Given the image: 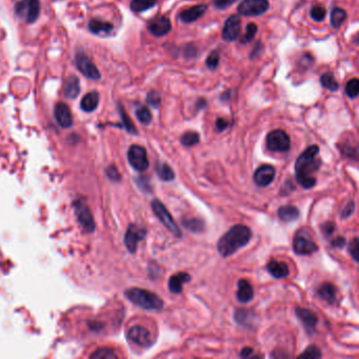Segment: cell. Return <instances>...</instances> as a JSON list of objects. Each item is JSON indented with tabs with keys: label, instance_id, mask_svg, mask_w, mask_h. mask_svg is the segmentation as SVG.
Wrapping results in <instances>:
<instances>
[{
	"label": "cell",
	"instance_id": "1",
	"mask_svg": "<svg viewBox=\"0 0 359 359\" xmlns=\"http://www.w3.org/2000/svg\"><path fill=\"white\" fill-rule=\"evenodd\" d=\"M319 146L310 145L300 154L295 163L296 180L305 189H312L315 187L317 179L313 176V173L319 170L322 160L318 158Z\"/></svg>",
	"mask_w": 359,
	"mask_h": 359
},
{
	"label": "cell",
	"instance_id": "2",
	"mask_svg": "<svg viewBox=\"0 0 359 359\" xmlns=\"http://www.w3.org/2000/svg\"><path fill=\"white\" fill-rule=\"evenodd\" d=\"M251 238V229L243 224H236L221 236L217 243V250L222 257L227 258L236 253L239 249L246 247Z\"/></svg>",
	"mask_w": 359,
	"mask_h": 359
},
{
	"label": "cell",
	"instance_id": "3",
	"mask_svg": "<svg viewBox=\"0 0 359 359\" xmlns=\"http://www.w3.org/2000/svg\"><path fill=\"white\" fill-rule=\"evenodd\" d=\"M126 297L131 303L144 310L157 311L163 307V301L157 294L140 287H132L126 291Z\"/></svg>",
	"mask_w": 359,
	"mask_h": 359
},
{
	"label": "cell",
	"instance_id": "4",
	"mask_svg": "<svg viewBox=\"0 0 359 359\" xmlns=\"http://www.w3.org/2000/svg\"><path fill=\"white\" fill-rule=\"evenodd\" d=\"M151 206H152V210H153L154 214L156 215V217L158 218L159 221L162 222L172 234H174L177 237L182 236L180 228L178 227V224L175 222L174 219H173V217L170 214L168 209L165 208V206L162 201L158 200V199H154L152 201Z\"/></svg>",
	"mask_w": 359,
	"mask_h": 359
},
{
	"label": "cell",
	"instance_id": "5",
	"mask_svg": "<svg viewBox=\"0 0 359 359\" xmlns=\"http://www.w3.org/2000/svg\"><path fill=\"white\" fill-rule=\"evenodd\" d=\"M267 149L271 152L285 153L290 150L291 139L283 130H274L267 135Z\"/></svg>",
	"mask_w": 359,
	"mask_h": 359
},
{
	"label": "cell",
	"instance_id": "6",
	"mask_svg": "<svg viewBox=\"0 0 359 359\" xmlns=\"http://www.w3.org/2000/svg\"><path fill=\"white\" fill-rule=\"evenodd\" d=\"M15 12L28 23H34L40 15L39 0H21L15 4Z\"/></svg>",
	"mask_w": 359,
	"mask_h": 359
},
{
	"label": "cell",
	"instance_id": "7",
	"mask_svg": "<svg viewBox=\"0 0 359 359\" xmlns=\"http://www.w3.org/2000/svg\"><path fill=\"white\" fill-rule=\"evenodd\" d=\"M270 9L269 0H242L237 6V12L241 16H260Z\"/></svg>",
	"mask_w": 359,
	"mask_h": 359
},
{
	"label": "cell",
	"instance_id": "8",
	"mask_svg": "<svg viewBox=\"0 0 359 359\" xmlns=\"http://www.w3.org/2000/svg\"><path fill=\"white\" fill-rule=\"evenodd\" d=\"M127 159L134 170L144 172L149 168V159L146 156V151L144 146L133 144L127 151Z\"/></svg>",
	"mask_w": 359,
	"mask_h": 359
},
{
	"label": "cell",
	"instance_id": "9",
	"mask_svg": "<svg viewBox=\"0 0 359 359\" xmlns=\"http://www.w3.org/2000/svg\"><path fill=\"white\" fill-rule=\"evenodd\" d=\"M75 65L78 71L91 80H99L101 74L93 61L83 53H77L75 56Z\"/></svg>",
	"mask_w": 359,
	"mask_h": 359
},
{
	"label": "cell",
	"instance_id": "10",
	"mask_svg": "<svg viewBox=\"0 0 359 359\" xmlns=\"http://www.w3.org/2000/svg\"><path fill=\"white\" fill-rule=\"evenodd\" d=\"M130 341L142 348H149L155 341L152 333L143 325H134L127 332Z\"/></svg>",
	"mask_w": 359,
	"mask_h": 359
},
{
	"label": "cell",
	"instance_id": "11",
	"mask_svg": "<svg viewBox=\"0 0 359 359\" xmlns=\"http://www.w3.org/2000/svg\"><path fill=\"white\" fill-rule=\"evenodd\" d=\"M293 249L297 255H311L318 251V246L305 233L298 231L294 237Z\"/></svg>",
	"mask_w": 359,
	"mask_h": 359
},
{
	"label": "cell",
	"instance_id": "12",
	"mask_svg": "<svg viewBox=\"0 0 359 359\" xmlns=\"http://www.w3.org/2000/svg\"><path fill=\"white\" fill-rule=\"evenodd\" d=\"M146 236V230L143 227H138L136 224H130L127 228L125 236V245L129 250L130 253H135L137 246L140 241H143Z\"/></svg>",
	"mask_w": 359,
	"mask_h": 359
},
{
	"label": "cell",
	"instance_id": "13",
	"mask_svg": "<svg viewBox=\"0 0 359 359\" xmlns=\"http://www.w3.org/2000/svg\"><path fill=\"white\" fill-rule=\"evenodd\" d=\"M74 209L77 219H78L83 229L87 230L88 232H93L95 230V223L91 211H90L86 202L81 199L76 200L74 202Z\"/></svg>",
	"mask_w": 359,
	"mask_h": 359
},
{
	"label": "cell",
	"instance_id": "14",
	"mask_svg": "<svg viewBox=\"0 0 359 359\" xmlns=\"http://www.w3.org/2000/svg\"><path fill=\"white\" fill-rule=\"evenodd\" d=\"M241 19L238 15L230 16L223 24L222 39L227 42L235 41L240 35Z\"/></svg>",
	"mask_w": 359,
	"mask_h": 359
},
{
	"label": "cell",
	"instance_id": "15",
	"mask_svg": "<svg viewBox=\"0 0 359 359\" xmlns=\"http://www.w3.org/2000/svg\"><path fill=\"white\" fill-rule=\"evenodd\" d=\"M147 30L153 36L162 37L170 33L172 30V24L170 19L165 16H160L152 19V20L147 23Z\"/></svg>",
	"mask_w": 359,
	"mask_h": 359
},
{
	"label": "cell",
	"instance_id": "16",
	"mask_svg": "<svg viewBox=\"0 0 359 359\" xmlns=\"http://www.w3.org/2000/svg\"><path fill=\"white\" fill-rule=\"evenodd\" d=\"M276 175L274 166L270 164H262L254 173V181L258 187H268L270 185Z\"/></svg>",
	"mask_w": 359,
	"mask_h": 359
},
{
	"label": "cell",
	"instance_id": "17",
	"mask_svg": "<svg viewBox=\"0 0 359 359\" xmlns=\"http://www.w3.org/2000/svg\"><path fill=\"white\" fill-rule=\"evenodd\" d=\"M208 11L207 4H197L179 13L178 20L182 23H192L201 18Z\"/></svg>",
	"mask_w": 359,
	"mask_h": 359
},
{
	"label": "cell",
	"instance_id": "18",
	"mask_svg": "<svg viewBox=\"0 0 359 359\" xmlns=\"http://www.w3.org/2000/svg\"><path fill=\"white\" fill-rule=\"evenodd\" d=\"M295 312H296V315L299 320H301V323H303L306 332L312 335L315 332L318 323V317L316 314L309 309H305V307H297Z\"/></svg>",
	"mask_w": 359,
	"mask_h": 359
},
{
	"label": "cell",
	"instance_id": "19",
	"mask_svg": "<svg viewBox=\"0 0 359 359\" xmlns=\"http://www.w3.org/2000/svg\"><path fill=\"white\" fill-rule=\"evenodd\" d=\"M54 116L57 124H58L61 127H63V129H68V127L72 126L73 116L68 105L63 104V102L57 104L54 110Z\"/></svg>",
	"mask_w": 359,
	"mask_h": 359
},
{
	"label": "cell",
	"instance_id": "20",
	"mask_svg": "<svg viewBox=\"0 0 359 359\" xmlns=\"http://www.w3.org/2000/svg\"><path fill=\"white\" fill-rule=\"evenodd\" d=\"M236 296L241 304L250 303L254 297V290L252 285L246 279H240L238 281V291H237Z\"/></svg>",
	"mask_w": 359,
	"mask_h": 359
},
{
	"label": "cell",
	"instance_id": "21",
	"mask_svg": "<svg viewBox=\"0 0 359 359\" xmlns=\"http://www.w3.org/2000/svg\"><path fill=\"white\" fill-rule=\"evenodd\" d=\"M191 276L188 273H178L169 279V290L173 294H180L182 292L183 285L189 283Z\"/></svg>",
	"mask_w": 359,
	"mask_h": 359
},
{
	"label": "cell",
	"instance_id": "22",
	"mask_svg": "<svg viewBox=\"0 0 359 359\" xmlns=\"http://www.w3.org/2000/svg\"><path fill=\"white\" fill-rule=\"evenodd\" d=\"M267 269H268L269 273H270L272 276L276 279L285 278L287 276L288 274H290L288 267L285 264V262L277 261V260H271L267 265Z\"/></svg>",
	"mask_w": 359,
	"mask_h": 359
},
{
	"label": "cell",
	"instance_id": "23",
	"mask_svg": "<svg viewBox=\"0 0 359 359\" xmlns=\"http://www.w3.org/2000/svg\"><path fill=\"white\" fill-rule=\"evenodd\" d=\"M63 92H65L66 97L71 99L76 98L80 93V82L78 77H76L75 75L70 76L65 82Z\"/></svg>",
	"mask_w": 359,
	"mask_h": 359
},
{
	"label": "cell",
	"instance_id": "24",
	"mask_svg": "<svg viewBox=\"0 0 359 359\" xmlns=\"http://www.w3.org/2000/svg\"><path fill=\"white\" fill-rule=\"evenodd\" d=\"M98 105H99V94L97 92H90L82 97L80 102V108L85 112L91 113L97 108Z\"/></svg>",
	"mask_w": 359,
	"mask_h": 359
},
{
	"label": "cell",
	"instance_id": "25",
	"mask_svg": "<svg viewBox=\"0 0 359 359\" xmlns=\"http://www.w3.org/2000/svg\"><path fill=\"white\" fill-rule=\"evenodd\" d=\"M89 29L92 33L99 35V34H110L111 32L113 31L114 27L113 24L105 21V20H100V19H92L91 21L89 22Z\"/></svg>",
	"mask_w": 359,
	"mask_h": 359
},
{
	"label": "cell",
	"instance_id": "26",
	"mask_svg": "<svg viewBox=\"0 0 359 359\" xmlns=\"http://www.w3.org/2000/svg\"><path fill=\"white\" fill-rule=\"evenodd\" d=\"M317 295L319 298L326 301L328 304L333 305L336 301V288L330 283H325L319 287Z\"/></svg>",
	"mask_w": 359,
	"mask_h": 359
},
{
	"label": "cell",
	"instance_id": "27",
	"mask_svg": "<svg viewBox=\"0 0 359 359\" xmlns=\"http://www.w3.org/2000/svg\"><path fill=\"white\" fill-rule=\"evenodd\" d=\"M181 224L185 229L194 233H201L206 230V223H204V221L200 219V218L196 217L192 218L184 217L181 219Z\"/></svg>",
	"mask_w": 359,
	"mask_h": 359
},
{
	"label": "cell",
	"instance_id": "28",
	"mask_svg": "<svg viewBox=\"0 0 359 359\" xmlns=\"http://www.w3.org/2000/svg\"><path fill=\"white\" fill-rule=\"evenodd\" d=\"M278 216L285 222H291L297 220L299 218V211L293 206H284L279 208Z\"/></svg>",
	"mask_w": 359,
	"mask_h": 359
},
{
	"label": "cell",
	"instance_id": "29",
	"mask_svg": "<svg viewBox=\"0 0 359 359\" xmlns=\"http://www.w3.org/2000/svg\"><path fill=\"white\" fill-rule=\"evenodd\" d=\"M347 19V12H345L341 8H334L331 12V25L334 29H339L341 27V24L345 21Z\"/></svg>",
	"mask_w": 359,
	"mask_h": 359
},
{
	"label": "cell",
	"instance_id": "30",
	"mask_svg": "<svg viewBox=\"0 0 359 359\" xmlns=\"http://www.w3.org/2000/svg\"><path fill=\"white\" fill-rule=\"evenodd\" d=\"M158 2V0H132L131 10L135 13H143L152 9Z\"/></svg>",
	"mask_w": 359,
	"mask_h": 359
},
{
	"label": "cell",
	"instance_id": "31",
	"mask_svg": "<svg viewBox=\"0 0 359 359\" xmlns=\"http://www.w3.org/2000/svg\"><path fill=\"white\" fill-rule=\"evenodd\" d=\"M155 169L157 172V175L163 181H172L173 179L175 178L174 171H173L166 163L157 162Z\"/></svg>",
	"mask_w": 359,
	"mask_h": 359
},
{
	"label": "cell",
	"instance_id": "32",
	"mask_svg": "<svg viewBox=\"0 0 359 359\" xmlns=\"http://www.w3.org/2000/svg\"><path fill=\"white\" fill-rule=\"evenodd\" d=\"M320 83H322V86L324 89L329 90V91L331 92H337L339 89L338 82L335 79L334 75H333L331 72L324 73L322 75V77H320Z\"/></svg>",
	"mask_w": 359,
	"mask_h": 359
},
{
	"label": "cell",
	"instance_id": "33",
	"mask_svg": "<svg viewBox=\"0 0 359 359\" xmlns=\"http://www.w3.org/2000/svg\"><path fill=\"white\" fill-rule=\"evenodd\" d=\"M199 142H200L199 134H198L197 132H194V131L185 132L180 138L181 144L184 145V146H187V147L194 146Z\"/></svg>",
	"mask_w": 359,
	"mask_h": 359
},
{
	"label": "cell",
	"instance_id": "34",
	"mask_svg": "<svg viewBox=\"0 0 359 359\" xmlns=\"http://www.w3.org/2000/svg\"><path fill=\"white\" fill-rule=\"evenodd\" d=\"M257 31H258L257 25H256L253 22L252 23H249L247 25V28H246V33H245V35H243L240 38V40H239L240 43L241 44H248L250 42H252L253 39L255 38L256 33H257Z\"/></svg>",
	"mask_w": 359,
	"mask_h": 359
},
{
	"label": "cell",
	"instance_id": "35",
	"mask_svg": "<svg viewBox=\"0 0 359 359\" xmlns=\"http://www.w3.org/2000/svg\"><path fill=\"white\" fill-rule=\"evenodd\" d=\"M359 93V80L357 78H353L348 81L345 86V94L349 98L355 99Z\"/></svg>",
	"mask_w": 359,
	"mask_h": 359
},
{
	"label": "cell",
	"instance_id": "36",
	"mask_svg": "<svg viewBox=\"0 0 359 359\" xmlns=\"http://www.w3.org/2000/svg\"><path fill=\"white\" fill-rule=\"evenodd\" d=\"M136 117L143 125H150L152 121V113L146 107H140L136 110Z\"/></svg>",
	"mask_w": 359,
	"mask_h": 359
},
{
	"label": "cell",
	"instance_id": "37",
	"mask_svg": "<svg viewBox=\"0 0 359 359\" xmlns=\"http://www.w3.org/2000/svg\"><path fill=\"white\" fill-rule=\"evenodd\" d=\"M117 354L115 352L108 348H102L95 351L94 353L91 355V358L94 359H115L117 358Z\"/></svg>",
	"mask_w": 359,
	"mask_h": 359
},
{
	"label": "cell",
	"instance_id": "38",
	"mask_svg": "<svg viewBox=\"0 0 359 359\" xmlns=\"http://www.w3.org/2000/svg\"><path fill=\"white\" fill-rule=\"evenodd\" d=\"M119 111H120V116H121V119H123V123H124V126L126 127V130L129 132V133H132V134H137V130L135 126H134L133 121L131 120V118L129 117V115H127L125 111V108H123V106H119Z\"/></svg>",
	"mask_w": 359,
	"mask_h": 359
},
{
	"label": "cell",
	"instance_id": "39",
	"mask_svg": "<svg viewBox=\"0 0 359 359\" xmlns=\"http://www.w3.org/2000/svg\"><path fill=\"white\" fill-rule=\"evenodd\" d=\"M219 62H220V54H219V52H218V51L214 50L207 57L206 66H207L208 69L214 71V70H216L218 68V66H219Z\"/></svg>",
	"mask_w": 359,
	"mask_h": 359
},
{
	"label": "cell",
	"instance_id": "40",
	"mask_svg": "<svg viewBox=\"0 0 359 359\" xmlns=\"http://www.w3.org/2000/svg\"><path fill=\"white\" fill-rule=\"evenodd\" d=\"M325 15H326V10L323 8V5H320V4L314 5L313 8L311 9V12H310L311 18L313 19V20H315L317 22L323 21V19L325 18Z\"/></svg>",
	"mask_w": 359,
	"mask_h": 359
},
{
	"label": "cell",
	"instance_id": "41",
	"mask_svg": "<svg viewBox=\"0 0 359 359\" xmlns=\"http://www.w3.org/2000/svg\"><path fill=\"white\" fill-rule=\"evenodd\" d=\"M322 357V352L316 347V345H310L309 348H306L304 353L299 355V358H312V359H317Z\"/></svg>",
	"mask_w": 359,
	"mask_h": 359
},
{
	"label": "cell",
	"instance_id": "42",
	"mask_svg": "<svg viewBox=\"0 0 359 359\" xmlns=\"http://www.w3.org/2000/svg\"><path fill=\"white\" fill-rule=\"evenodd\" d=\"M235 320L239 324H246L249 323L250 317H251V312L249 310H245V309H239L235 312Z\"/></svg>",
	"mask_w": 359,
	"mask_h": 359
},
{
	"label": "cell",
	"instance_id": "43",
	"mask_svg": "<svg viewBox=\"0 0 359 359\" xmlns=\"http://www.w3.org/2000/svg\"><path fill=\"white\" fill-rule=\"evenodd\" d=\"M146 102L154 108H159L160 102H162L160 94L157 91H150L146 95Z\"/></svg>",
	"mask_w": 359,
	"mask_h": 359
},
{
	"label": "cell",
	"instance_id": "44",
	"mask_svg": "<svg viewBox=\"0 0 359 359\" xmlns=\"http://www.w3.org/2000/svg\"><path fill=\"white\" fill-rule=\"evenodd\" d=\"M348 250H349L350 255L352 256V258H353L356 262H358L359 261V240L357 237H355V238L350 242Z\"/></svg>",
	"mask_w": 359,
	"mask_h": 359
},
{
	"label": "cell",
	"instance_id": "45",
	"mask_svg": "<svg viewBox=\"0 0 359 359\" xmlns=\"http://www.w3.org/2000/svg\"><path fill=\"white\" fill-rule=\"evenodd\" d=\"M236 1L237 0H213L214 5L218 10H226Z\"/></svg>",
	"mask_w": 359,
	"mask_h": 359
},
{
	"label": "cell",
	"instance_id": "46",
	"mask_svg": "<svg viewBox=\"0 0 359 359\" xmlns=\"http://www.w3.org/2000/svg\"><path fill=\"white\" fill-rule=\"evenodd\" d=\"M335 230H336L335 223H333V222H331V221L324 222V223L323 224V226H322V231H323V235H324V236H326V237L331 236L333 233L335 232Z\"/></svg>",
	"mask_w": 359,
	"mask_h": 359
},
{
	"label": "cell",
	"instance_id": "47",
	"mask_svg": "<svg viewBox=\"0 0 359 359\" xmlns=\"http://www.w3.org/2000/svg\"><path fill=\"white\" fill-rule=\"evenodd\" d=\"M355 211V202L353 200H350L347 206H345L341 212V218H348L352 216Z\"/></svg>",
	"mask_w": 359,
	"mask_h": 359
},
{
	"label": "cell",
	"instance_id": "48",
	"mask_svg": "<svg viewBox=\"0 0 359 359\" xmlns=\"http://www.w3.org/2000/svg\"><path fill=\"white\" fill-rule=\"evenodd\" d=\"M229 126H230V123H229V121L227 119H224V118H218L216 120V123H215L216 131L219 132V133L220 132H223V131H226Z\"/></svg>",
	"mask_w": 359,
	"mask_h": 359
},
{
	"label": "cell",
	"instance_id": "49",
	"mask_svg": "<svg viewBox=\"0 0 359 359\" xmlns=\"http://www.w3.org/2000/svg\"><path fill=\"white\" fill-rule=\"evenodd\" d=\"M137 181H138L137 183L139 185V188L142 189V190H144V192H152V188H151V185H150V182H149V180H147L146 178L140 177V178H138Z\"/></svg>",
	"mask_w": 359,
	"mask_h": 359
},
{
	"label": "cell",
	"instance_id": "50",
	"mask_svg": "<svg viewBox=\"0 0 359 359\" xmlns=\"http://www.w3.org/2000/svg\"><path fill=\"white\" fill-rule=\"evenodd\" d=\"M332 247H334L335 249H342L345 245V238L342 236H338L334 240H332L331 242Z\"/></svg>",
	"mask_w": 359,
	"mask_h": 359
},
{
	"label": "cell",
	"instance_id": "51",
	"mask_svg": "<svg viewBox=\"0 0 359 359\" xmlns=\"http://www.w3.org/2000/svg\"><path fill=\"white\" fill-rule=\"evenodd\" d=\"M108 175L111 179H113V180H119L120 179L119 172L117 171L116 168H115V166H110V168L108 169Z\"/></svg>",
	"mask_w": 359,
	"mask_h": 359
},
{
	"label": "cell",
	"instance_id": "52",
	"mask_svg": "<svg viewBox=\"0 0 359 359\" xmlns=\"http://www.w3.org/2000/svg\"><path fill=\"white\" fill-rule=\"evenodd\" d=\"M261 51H262V46H261V43H260V42H259V43L257 42V44H256L255 48L253 49L251 55H250V58H251V59H254V58H256V57H258V56H259V54L261 53Z\"/></svg>",
	"mask_w": 359,
	"mask_h": 359
},
{
	"label": "cell",
	"instance_id": "53",
	"mask_svg": "<svg viewBox=\"0 0 359 359\" xmlns=\"http://www.w3.org/2000/svg\"><path fill=\"white\" fill-rule=\"evenodd\" d=\"M254 353V350L252 349V348H250V347H245V348H242L241 349V351H240V353H239V356L240 357H242V358H248V357H250V356H252V354Z\"/></svg>",
	"mask_w": 359,
	"mask_h": 359
},
{
	"label": "cell",
	"instance_id": "54",
	"mask_svg": "<svg viewBox=\"0 0 359 359\" xmlns=\"http://www.w3.org/2000/svg\"><path fill=\"white\" fill-rule=\"evenodd\" d=\"M293 189H294L293 183H292L291 181H287V182H286V184H285L284 187H283V192H281V193L285 194V195H287V194H288V193H291Z\"/></svg>",
	"mask_w": 359,
	"mask_h": 359
},
{
	"label": "cell",
	"instance_id": "55",
	"mask_svg": "<svg viewBox=\"0 0 359 359\" xmlns=\"http://www.w3.org/2000/svg\"><path fill=\"white\" fill-rule=\"evenodd\" d=\"M207 106H208V102H207L206 99H203V98L198 99L197 102H196V108H197V110H199V111L206 108Z\"/></svg>",
	"mask_w": 359,
	"mask_h": 359
}]
</instances>
